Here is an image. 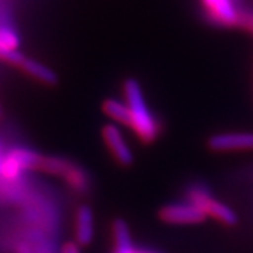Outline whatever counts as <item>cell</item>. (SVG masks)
Listing matches in <instances>:
<instances>
[{"mask_svg": "<svg viewBox=\"0 0 253 253\" xmlns=\"http://www.w3.org/2000/svg\"><path fill=\"white\" fill-rule=\"evenodd\" d=\"M124 96L129 110V126L142 142H154L161 132V126L152 111L148 109L142 89L135 79H126L124 83Z\"/></svg>", "mask_w": 253, "mask_h": 253, "instance_id": "obj_1", "label": "cell"}, {"mask_svg": "<svg viewBox=\"0 0 253 253\" xmlns=\"http://www.w3.org/2000/svg\"><path fill=\"white\" fill-rule=\"evenodd\" d=\"M42 156L27 148H14L1 159L0 179L6 183L20 180L23 173L27 170H40Z\"/></svg>", "mask_w": 253, "mask_h": 253, "instance_id": "obj_2", "label": "cell"}, {"mask_svg": "<svg viewBox=\"0 0 253 253\" xmlns=\"http://www.w3.org/2000/svg\"><path fill=\"white\" fill-rule=\"evenodd\" d=\"M189 203L199 207L207 217L214 218L224 225L234 226L238 224V215L231 207L212 197V194L204 186H193L187 193Z\"/></svg>", "mask_w": 253, "mask_h": 253, "instance_id": "obj_3", "label": "cell"}, {"mask_svg": "<svg viewBox=\"0 0 253 253\" xmlns=\"http://www.w3.org/2000/svg\"><path fill=\"white\" fill-rule=\"evenodd\" d=\"M159 217L166 224H174V225H190V224H200L203 222L207 215L196 207L191 203H183V204H168L159 211Z\"/></svg>", "mask_w": 253, "mask_h": 253, "instance_id": "obj_4", "label": "cell"}, {"mask_svg": "<svg viewBox=\"0 0 253 253\" xmlns=\"http://www.w3.org/2000/svg\"><path fill=\"white\" fill-rule=\"evenodd\" d=\"M208 148L215 152L253 151V132L215 134L208 139Z\"/></svg>", "mask_w": 253, "mask_h": 253, "instance_id": "obj_5", "label": "cell"}, {"mask_svg": "<svg viewBox=\"0 0 253 253\" xmlns=\"http://www.w3.org/2000/svg\"><path fill=\"white\" fill-rule=\"evenodd\" d=\"M101 135L103 139L110 149L111 155L114 156V159L117 161L121 166H129L134 162V154L131 151V148L128 146L124 136L121 134V131L118 129V126L114 124H107L103 126L101 129Z\"/></svg>", "mask_w": 253, "mask_h": 253, "instance_id": "obj_6", "label": "cell"}, {"mask_svg": "<svg viewBox=\"0 0 253 253\" xmlns=\"http://www.w3.org/2000/svg\"><path fill=\"white\" fill-rule=\"evenodd\" d=\"M210 17L219 24L234 26L239 20L235 0H201Z\"/></svg>", "mask_w": 253, "mask_h": 253, "instance_id": "obj_7", "label": "cell"}, {"mask_svg": "<svg viewBox=\"0 0 253 253\" xmlns=\"http://www.w3.org/2000/svg\"><path fill=\"white\" fill-rule=\"evenodd\" d=\"M75 236L76 242L82 246L91 244L94 236V219L93 211L87 206H81L75 215Z\"/></svg>", "mask_w": 253, "mask_h": 253, "instance_id": "obj_8", "label": "cell"}, {"mask_svg": "<svg viewBox=\"0 0 253 253\" xmlns=\"http://www.w3.org/2000/svg\"><path fill=\"white\" fill-rule=\"evenodd\" d=\"M65 179L66 184L73 190L75 193H79V194H84L87 193L89 186H90V180L87 177V173L82 169L81 166H78L76 163L71 162L68 165L66 170L63 172L61 176Z\"/></svg>", "mask_w": 253, "mask_h": 253, "instance_id": "obj_9", "label": "cell"}, {"mask_svg": "<svg viewBox=\"0 0 253 253\" xmlns=\"http://www.w3.org/2000/svg\"><path fill=\"white\" fill-rule=\"evenodd\" d=\"M113 236H114V253H135L132 241L129 236V229L123 219H117L113 224Z\"/></svg>", "mask_w": 253, "mask_h": 253, "instance_id": "obj_10", "label": "cell"}, {"mask_svg": "<svg viewBox=\"0 0 253 253\" xmlns=\"http://www.w3.org/2000/svg\"><path fill=\"white\" fill-rule=\"evenodd\" d=\"M21 68L24 69V72L28 73L30 76L36 78L37 81L42 82L45 84H55L58 82V78L55 75L54 71H51L48 66L42 63L37 62L34 59H24V62L21 65Z\"/></svg>", "mask_w": 253, "mask_h": 253, "instance_id": "obj_11", "label": "cell"}, {"mask_svg": "<svg viewBox=\"0 0 253 253\" xmlns=\"http://www.w3.org/2000/svg\"><path fill=\"white\" fill-rule=\"evenodd\" d=\"M103 111L106 116H109L111 120H114L118 124L129 126L131 118H129V110L126 103L118 101L116 99H107L103 103Z\"/></svg>", "mask_w": 253, "mask_h": 253, "instance_id": "obj_12", "label": "cell"}, {"mask_svg": "<svg viewBox=\"0 0 253 253\" xmlns=\"http://www.w3.org/2000/svg\"><path fill=\"white\" fill-rule=\"evenodd\" d=\"M18 46V37L10 28H0V58L10 51H16Z\"/></svg>", "mask_w": 253, "mask_h": 253, "instance_id": "obj_13", "label": "cell"}, {"mask_svg": "<svg viewBox=\"0 0 253 253\" xmlns=\"http://www.w3.org/2000/svg\"><path fill=\"white\" fill-rule=\"evenodd\" d=\"M61 253H81L79 252V248L76 244H66L62 248Z\"/></svg>", "mask_w": 253, "mask_h": 253, "instance_id": "obj_14", "label": "cell"}, {"mask_svg": "<svg viewBox=\"0 0 253 253\" xmlns=\"http://www.w3.org/2000/svg\"><path fill=\"white\" fill-rule=\"evenodd\" d=\"M135 253H159L156 251H149V249H135Z\"/></svg>", "mask_w": 253, "mask_h": 253, "instance_id": "obj_15", "label": "cell"}, {"mask_svg": "<svg viewBox=\"0 0 253 253\" xmlns=\"http://www.w3.org/2000/svg\"><path fill=\"white\" fill-rule=\"evenodd\" d=\"M1 159H3V158H1V155H0V165H1Z\"/></svg>", "mask_w": 253, "mask_h": 253, "instance_id": "obj_16", "label": "cell"}, {"mask_svg": "<svg viewBox=\"0 0 253 253\" xmlns=\"http://www.w3.org/2000/svg\"><path fill=\"white\" fill-rule=\"evenodd\" d=\"M0 116H1V107H0Z\"/></svg>", "mask_w": 253, "mask_h": 253, "instance_id": "obj_17", "label": "cell"}]
</instances>
